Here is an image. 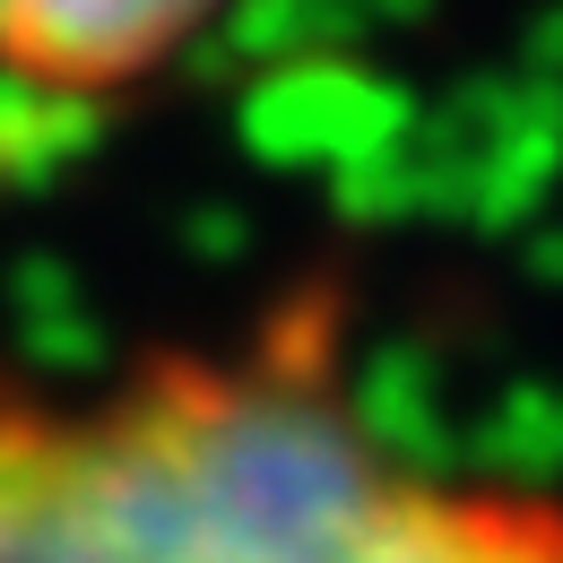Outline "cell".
Here are the masks:
<instances>
[{"label": "cell", "mask_w": 563, "mask_h": 563, "mask_svg": "<svg viewBox=\"0 0 563 563\" xmlns=\"http://www.w3.org/2000/svg\"><path fill=\"white\" fill-rule=\"evenodd\" d=\"M225 0H0V96L87 113L165 78Z\"/></svg>", "instance_id": "2"}, {"label": "cell", "mask_w": 563, "mask_h": 563, "mask_svg": "<svg viewBox=\"0 0 563 563\" xmlns=\"http://www.w3.org/2000/svg\"><path fill=\"white\" fill-rule=\"evenodd\" d=\"M0 563H563V494L408 460L303 286L234 347L0 382Z\"/></svg>", "instance_id": "1"}]
</instances>
